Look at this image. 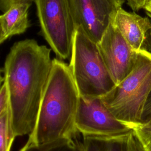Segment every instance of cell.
I'll return each mask as SVG.
<instances>
[{
    "mask_svg": "<svg viewBox=\"0 0 151 151\" xmlns=\"http://www.w3.org/2000/svg\"><path fill=\"white\" fill-rule=\"evenodd\" d=\"M51 50L34 40L15 42L4 65L12 129L16 137L33 132L52 69Z\"/></svg>",
    "mask_w": 151,
    "mask_h": 151,
    "instance_id": "6da1fadb",
    "label": "cell"
},
{
    "mask_svg": "<svg viewBox=\"0 0 151 151\" xmlns=\"http://www.w3.org/2000/svg\"><path fill=\"white\" fill-rule=\"evenodd\" d=\"M79 98L68 65L54 58L35 126L27 142L40 145L77 138Z\"/></svg>",
    "mask_w": 151,
    "mask_h": 151,
    "instance_id": "7a4b0ae2",
    "label": "cell"
},
{
    "mask_svg": "<svg viewBox=\"0 0 151 151\" xmlns=\"http://www.w3.org/2000/svg\"><path fill=\"white\" fill-rule=\"evenodd\" d=\"M150 91L151 52H139L130 74L101 98L118 120L133 129L140 126Z\"/></svg>",
    "mask_w": 151,
    "mask_h": 151,
    "instance_id": "3957f363",
    "label": "cell"
},
{
    "mask_svg": "<svg viewBox=\"0 0 151 151\" xmlns=\"http://www.w3.org/2000/svg\"><path fill=\"white\" fill-rule=\"evenodd\" d=\"M68 66L81 96L103 97L116 86L97 43L79 28L74 33Z\"/></svg>",
    "mask_w": 151,
    "mask_h": 151,
    "instance_id": "277c9868",
    "label": "cell"
},
{
    "mask_svg": "<svg viewBox=\"0 0 151 151\" xmlns=\"http://www.w3.org/2000/svg\"><path fill=\"white\" fill-rule=\"evenodd\" d=\"M42 36L58 59L71 56L76 27L68 0H33Z\"/></svg>",
    "mask_w": 151,
    "mask_h": 151,
    "instance_id": "5b68a950",
    "label": "cell"
},
{
    "mask_svg": "<svg viewBox=\"0 0 151 151\" xmlns=\"http://www.w3.org/2000/svg\"><path fill=\"white\" fill-rule=\"evenodd\" d=\"M76 128L83 136H111L133 129L118 120L101 97L80 96Z\"/></svg>",
    "mask_w": 151,
    "mask_h": 151,
    "instance_id": "8992f818",
    "label": "cell"
},
{
    "mask_svg": "<svg viewBox=\"0 0 151 151\" xmlns=\"http://www.w3.org/2000/svg\"><path fill=\"white\" fill-rule=\"evenodd\" d=\"M76 28L98 43L124 2L122 0H68Z\"/></svg>",
    "mask_w": 151,
    "mask_h": 151,
    "instance_id": "52a82bcc",
    "label": "cell"
},
{
    "mask_svg": "<svg viewBox=\"0 0 151 151\" xmlns=\"http://www.w3.org/2000/svg\"><path fill=\"white\" fill-rule=\"evenodd\" d=\"M97 44L112 80L116 86L119 84L133 70L137 52L130 46L113 22Z\"/></svg>",
    "mask_w": 151,
    "mask_h": 151,
    "instance_id": "ba28073f",
    "label": "cell"
},
{
    "mask_svg": "<svg viewBox=\"0 0 151 151\" xmlns=\"http://www.w3.org/2000/svg\"><path fill=\"white\" fill-rule=\"evenodd\" d=\"M130 46L137 52H151V21L134 12L120 8L113 21Z\"/></svg>",
    "mask_w": 151,
    "mask_h": 151,
    "instance_id": "9c48e42d",
    "label": "cell"
},
{
    "mask_svg": "<svg viewBox=\"0 0 151 151\" xmlns=\"http://www.w3.org/2000/svg\"><path fill=\"white\" fill-rule=\"evenodd\" d=\"M82 151H139L133 130L111 136H83Z\"/></svg>",
    "mask_w": 151,
    "mask_h": 151,
    "instance_id": "30bf717a",
    "label": "cell"
},
{
    "mask_svg": "<svg viewBox=\"0 0 151 151\" xmlns=\"http://www.w3.org/2000/svg\"><path fill=\"white\" fill-rule=\"evenodd\" d=\"M31 2H22L12 5L0 15L2 25L6 37L24 33L29 26L28 9Z\"/></svg>",
    "mask_w": 151,
    "mask_h": 151,
    "instance_id": "8fae6325",
    "label": "cell"
},
{
    "mask_svg": "<svg viewBox=\"0 0 151 151\" xmlns=\"http://www.w3.org/2000/svg\"><path fill=\"white\" fill-rule=\"evenodd\" d=\"M19 151H82L80 141L77 138L57 141L45 145H34L27 142Z\"/></svg>",
    "mask_w": 151,
    "mask_h": 151,
    "instance_id": "7c38bea8",
    "label": "cell"
},
{
    "mask_svg": "<svg viewBox=\"0 0 151 151\" xmlns=\"http://www.w3.org/2000/svg\"><path fill=\"white\" fill-rule=\"evenodd\" d=\"M15 138L8 107L0 117V151H11Z\"/></svg>",
    "mask_w": 151,
    "mask_h": 151,
    "instance_id": "4fadbf2b",
    "label": "cell"
},
{
    "mask_svg": "<svg viewBox=\"0 0 151 151\" xmlns=\"http://www.w3.org/2000/svg\"><path fill=\"white\" fill-rule=\"evenodd\" d=\"M138 127L151 129V91L145 102L141 116L140 124Z\"/></svg>",
    "mask_w": 151,
    "mask_h": 151,
    "instance_id": "5bb4252c",
    "label": "cell"
},
{
    "mask_svg": "<svg viewBox=\"0 0 151 151\" xmlns=\"http://www.w3.org/2000/svg\"><path fill=\"white\" fill-rule=\"evenodd\" d=\"M9 107V99L5 84L3 83L0 88V117Z\"/></svg>",
    "mask_w": 151,
    "mask_h": 151,
    "instance_id": "9a60e30c",
    "label": "cell"
},
{
    "mask_svg": "<svg viewBox=\"0 0 151 151\" xmlns=\"http://www.w3.org/2000/svg\"><path fill=\"white\" fill-rule=\"evenodd\" d=\"M33 0H0V10L5 12L12 5L22 3V2H31Z\"/></svg>",
    "mask_w": 151,
    "mask_h": 151,
    "instance_id": "2e32d148",
    "label": "cell"
},
{
    "mask_svg": "<svg viewBox=\"0 0 151 151\" xmlns=\"http://www.w3.org/2000/svg\"><path fill=\"white\" fill-rule=\"evenodd\" d=\"M149 0H126L129 6L133 11L143 9Z\"/></svg>",
    "mask_w": 151,
    "mask_h": 151,
    "instance_id": "e0dca14e",
    "label": "cell"
},
{
    "mask_svg": "<svg viewBox=\"0 0 151 151\" xmlns=\"http://www.w3.org/2000/svg\"><path fill=\"white\" fill-rule=\"evenodd\" d=\"M135 137L151 139V129L137 127L133 129Z\"/></svg>",
    "mask_w": 151,
    "mask_h": 151,
    "instance_id": "ac0fdd59",
    "label": "cell"
},
{
    "mask_svg": "<svg viewBox=\"0 0 151 151\" xmlns=\"http://www.w3.org/2000/svg\"><path fill=\"white\" fill-rule=\"evenodd\" d=\"M142 151H151V139L135 137Z\"/></svg>",
    "mask_w": 151,
    "mask_h": 151,
    "instance_id": "d6986e66",
    "label": "cell"
},
{
    "mask_svg": "<svg viewBox=\"0 0 151 151\" xmlns=\"http://www.w3.org/2000/svg\"><path fill=\"white\" fill-rule=\"evenodd\" d=\"M8 38L6 37L5 32L4 31L1 21V18H0V44L2 43L4 41H5Z\"/></svg>",
    "mask_w": 151,
    "mask_h": 151,
    "instance_id": "ffe728a7",
    "label": "cell"
},
{
    "mask_svg": "<svg viewBox=\"0 0 151 151\" xmlns=\"http://www.w3.org/2000/svg\"><path fill=\"white\" fill-rule=\"evenodd\" d=\"M147 15L151 18V0H149V2L147 3V4L145 5V6L143 8Z\"/></svg>",
    "mask_w": 151,
    "mask_h": 151,
    "instance_id": "44dd1931",
    "label": "cell"
},
{
    "mask_svg": "<svg viewBox=\"0 0 151 151\" xmlns=\"http://www.w3.org/2000/svg\"><path fill=\"white\" fill-rule=\"evenodd\" d=\"M2 70L0 69V88L4 82V77L2 76Z\"/></svg>",
    "mask_w": 151,
    "mask_h": 151,
    "instance_id": "7402d4cb",
    "label": "cell"
},
{
    "mask_svg": "<svg viewBox=\"0 0 151 151\" xmlns=\"http://www.w3.org/2000/svg\"><path fill=\"white\" fill-rule=\"evenodd\" d=\"M122 1L123 2H124L125 1H126V0H122Z\"/></svg>",
    "mask_w": 151,
    "mask_h": 151,
    "instance_id": "603a6c76",
    "label": "cell"
}]
</instances>
